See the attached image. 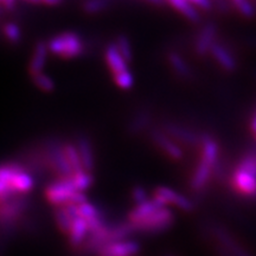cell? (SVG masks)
I'll return each mask as SVG.
<instances>
[{"mask_svg":"<svg viewBox=\"0 0 256 256\" xmlns=\"http://www.w3.org/2000/svg\"><path fill=\"white\" fill-rule=\"evenodd\" d=\"M232 185L238 194L256 198V150H250L240 160L232 174Z\"/></svg>","mask_w":256,"mask_h":256,"instance_id":"obj_1","label":"cell"},{"mask_svg":"<svg viewBox=\"0 0 256 256\" xmlns=\"http://www.w3.org/2000/svg\"><path fill=\"white\" fill-rule=\"evenodd\" d=\"M48 49L54 55H58L66 60L76 58L84 51L82 38L75 32H63L51 38L48 43Z\"/></svg>","mask_w":256,"mask_h":256,"instance_id":"obj_2","label":"cell"},{"mask_svg":"<svg viewBox=\"0 0 256 256\" xmlns=\"http://www.w3.org/2000/svg\"><path fill=\"white\" fill-rule=\"evenodd\" d=\"M174 223V214L168 206L162 208L151 216L146 217L138 223H130L134 232L156 234L170 229Z\"/></svg>","mask_w":256,"mask_h":256,"instance_id":"obj_3","label":"cell"},{"mask_svg":"<svg viewBox=\"0 0 256 256\" xmlns=\"http://www.w3.org/2000/svg\"><path fill=\"white\" fill-rule=\"evenodd\" d=\"M30 200L25 196H16L0 203V226L10 230L17 226V220L28 209Z\"/></svg>","mask_w":256,"mask_h":256,"instance_id":"obj_4","label":"cell"},{"mask_svg":"<svg viewBox=\"0 0 256 256\" xmlns=\"http://www.w3.org/2000/svg\"><path fill=\"white\" fill-rule=\"evenodd\" d=\"M44 152L46 154L48 166L54 172H56L60 178H69L74 174L72 166L66 160L62 144L58 142H49L44 148Z\"/></svg>","mask_w":256,"mask_h":256,"instance_id":"obj_5","label":"cell"},{"mask_svg":"<svg viewBox=\"0 0 256 256\" xmlns=\"http://www.w3.org/2000/svg\"><path fill=\"white\" fill-rule=\"evenodd\" d=\"M75 191L69 178H58L46 188V198L52 206H62L69 203Z\"/></svg>","mask_w":256,"mask_h":256,"instance_id":"obj_6","label":"cell"},{"mask_svg":"<svg viewBox=\"0 0 256 256\" xmlns=\"http://www.w3.org/2000/svg\"><path fill=\"white\" fill-rule=\"evenodd\" d=\"M154 198L159 202H162L165 206L171 204V206L178 208V209L183 211H186V212H190L194 208V202L190 198L168 186L156 188L154 190Z\"/></svg>","mask_w":256,"mask_h":256,"instance_id":"obj_7","label":"cell"},{"mask_svg":"<svg viewBox=\"0 0 256 256\" xmlns=\"http://www.w3.org/2000/svg\"><path fill=\"white\" fill-rule=\"evenodd\" d=\"M139 250V243L134 240H127L104 246L98 252L96 256H133L138 254Z\"/></svg>","mask_w":256,"mask_h":256,"instance_id":"obj_8","label":"cell"},{"mask_svg":"<svg viewBox=\"0 0 256 256\" xmlns=\"http://www.w3.org/2000/svg\"><path fill=\"white\" fill-rule=\"evenodd\" d=\"M151 136L153 139V142H154L166 156H168L170 158L174 160H179L183 158L184 152L183 150H182V147L179 146L177 142H174L165 132L154 130L152 132Z\"/></svg>","mask_w":256,"mask_h":256,"instance_id":"obj_9","label":"cell"},{"mask_svg":"<svg viewBox=\"0 0 256 256\" xmlns=\"http://www.w3.org/2000/svg\"><path fill=\"white\" fill-rule=\"evenodd\" d=\"M164 132L168 134V136L174 138V139L178 140V142L186 144V145H200L202 142V136H198L191 130L186 127L179 126L177 124H165Z\"/></svg>","mask_w":256,"mask_h":256,"instance_id":"obj_10","label":"cell"},{"mask_svg":"<svg viewBox=\"0 0 256 256\" xmlns=\"http://www.w3.org/2000/svg\"><path fill=\"white\" fill-rule=\"evenodd\" d=\"M165 208L164 204L158 200H156L154 197L152 200H147L144 203L139 204V206H136L134 209H132L128 214V222L130 223H138L140 220H142L146 217L151 216L152 214H154L156 211Z\"/></svg>","mask_w":256,"mask_h":256,"instance_id":"obj_11","label":"cell"},{"mask_svg":"<svg viewBox=\"0 0 256 256\" xmlns=\"http://www.w3.org/2000/svg\"><path fill=\"white\" fill-rule=\"evenodd\" d=\"M217 28L214 23L206 24L202 28L200 34H198L196 44H194V50L198 56H206L210 52L211 46L215 43Z\"/></svg>","mask_w":256,"mask_h":256,"instance_id":"obj_12","label":"cell"},{"mask_svg":"<svg viewBox=\"0 0 256 256\" xmlns=\"http://www.w3.org/2000/svg\"><path fill=\"white\" fill-rule=\"evenodd\" d=\"M76 148H78L83 170L87 172H92L95 166V158L90 140L84 136H78V142H76Z\"/></svg>","mask_w":256,"mask_h":256,"instance_id":"obj_13","label":"cell"},{"mask_svg":"<svg viewBox=\"0 0 256 256\" xmlns=\"http://www.w3.org/2000/svg\"><path fill=\"white\" fill-rule=\"evenodd\" d=\"M211 55L217 63L220 64L226 72H235L238 68V62H236L235 57L232 56V54L228 50V48H226L220 43H214V46L210 49Z\"/></svg>","mask_w":256,"mask_h":256,"instance_id":"obj_14","label":"cell"},{"mask_svg":"<svg viewBox=\"0 0 256 256\" xmlns=\"http://www.w3.org/2000/svg\"><path fill=\"white\" fill-rule=\"evenodd\" d=\"M89 235V228L87 220L81 218L74 220L72 223V226H70V230L68 232V240L70 246L74 248H80L83 243L86 242Z\"/></svg>","mask_w":256,"mask_h":256,"instance_id":"obj_15","label":"cell"},{"mask_svg":"<svg viewBox=\"0 0 256 256\" xmlns=\"http://www.w3.org/2000/svg\"><path fill=\"white\" fill-rule=\"evenodd\" d=\"M48 51H49V49H48V44L46 42H38L36 44L30 64H28V72H30L31 78L43 72L48 60Z\"/></svg>","mask_w":256,"mask_h":256,"instance_id":"obj_16","label":"cell"},{"mask_svg":"<svg viewBox=\"0 0 256 256\" xmlns=\"http://www.w3.org/2000/svg\"><path fill=\"white\" fill-rule=\"evenodd\" d=\"M104 58L106 62H107L108 68L113 72V76L128 70V63L120 55V52L118 51L114 43L110 44V46L106 48Z\"/></svg>","mask_w":256,"mask_h":256,"instance_id":"obj_17","label":"cell"},{"mask_svg":"<svg viewBox=\"0 0 256 256\" xmlns=\"http://www.w3.org/2000/svg\"><path fill=\"white\" fill-rule=\"evenodd\" d=\"M34 180L32 176L23 168L16 172L11 179V186L19 196H24L34 188Z\"/></svg>","mask_w":256,"mask_h":256,"instance_id":"obj_18","label":"cell"},{"mask_svg":"<svg viewBox=\"0 0 256 256\" xmlns=\"http://www.w3.org/2000/svg\"><path fill=\"white\" fill-rule=\"evenodd\" d=\"M214 166L208 164V162L200 160V162L198 164L197 168L194 170V176L191 178V188L194 191H200L202 188L206 186L208 182H209L210 176L212 174Z\"/></svg>","mask_w":256,"mask_h":256,"instance_id":"obj_19","label":"cell"},{"mask_svg":"<svg viewBox=\"0 0 256 256\" xmlns=\"http://www.w3.org/2000/svg\"><path fill=\"white\" fill-rule=\"evenodd\" d=\"M202 159L203 162H208V164L215 168L217 162H218V154H220V147L218 144L216 142L215 139L211 136H202Z\"/></svg>","mask_w":256,"mask_h":256,"instance_id":"obj_20","label":"cell"},{"mask_svg":"<svg viewBox=\"0 0 256 256\" xmlns=\"http://www.w3.org/2000/svg\"><path fill=\"white\" fill-rule=\"evenodd\" d=\"M168 4L174 8L176 11L183 14L185 18L192 22V23H198L200 19V11L192 5L191 2H186V0H171Z\"/></svg>","mask_w":256,"mask_h":256,"instance_id":"obj_21","label":"cell"},{"mask_svg":"<svg viewBox=\"0 0 256 256\" xmlns=\"http://www.w3.org/2000/svg\"><path fill=\"white\" fill-rule=\"evenodd\" d=\"M168 62L170 66H172L174 72L177 74L178 76L183 78H190L192 76V70L190 68V66L186 63L183 57L179 55L178 52H172L168 54Z\"/></svg>","mask_w":256,"mask_h":256,"instance_id":"obj_22","label":"cell"},{"mask_svg":"<svg viewBox=\"0 0 256 256\" xmlns=\"http://www.w3.org/2000/svg\"><path fill=\"white\" fill-rule=\"evenodd\" d=\"M69 179L72 182L74 188L78 192H84L86 190H88L92 185V183H94V177H92L90 172L84 171V170L78 172H74L69 177Z\"/></svg>","mask_w":256,"mask_h":256,"instance_id":"obj_23","label":"cell"},{"mask_svg":"<svg viewBox=\"0 0 256 256\" xmlns=\"http://www.w3.org/2000/svg\"><path fill=\"white\" fill-rule=\"evenodd\" d=\"M54 215H55V220H56L57 226H58V229L63 234H66V235H68L70 226H72V220L70 218V216L68 215V212H66V208H64V206H55Z\"/></svg>","mask_w":256,"mask_h":256,"instance_id":"obj_24","label":"cell"},{"mask_svg":"<svg viewBox=\"0 0 256 256\" xmlns=\"http://www.w3.org/2000/svg\"><path fill=\"white\" fill-rule=\"evenodd\" d=\"M63 148H64V153H66V160H68L69 165L72 166V171L74 172L82 171L83 170L82 162H81V159H80L76 145L68 142V144H66V145H63Z\"/></svg>","mask_w":256,"mask_h":256,"instance_id":"obj_25","label":"cell"},{"mask_svg":"<svg viewBox=\"0 0 256 256\" xmlns=\"http://www.w3.org/2000/svg\"><path fill=\"white\" fill-rule=\"evenodd\" d=\"M115 46H116L118 51L120 52V55L122 56V58L126 60V62L130 64L133 60V50L132 46H130V42L126 36L121 34L116 38V42H115Z\"/></svg>","mask_w":256,"mask_h":256,"instance_id":"obj_26","label":"cell"},{"mask_svg":"<svg viewBox=\"0 0 256 256\" xmlns=\"http://www.w3.org/2000/svg\"><path fill=\"white\" fill-rule=\"evenodd\" d=\"M32 82L34 83L37 88H40L44 92H51L55 90V82H54V80L44 72L32 76Z\"/></svg>","mask_w":256,"mask_h":256,"instance_id":"obj_27","label":"cell"},{"mask_svg":"<svg viewBox=\"0 0 256 256\" xmlns=\"http://www.w3.org/2000/svg\"><path fill=\"white\" fill-rule=\"evenodd\" d=\"M232 5L236 11H238V14L243 16L246 18H252L255 17L256 10L255 5L247 0H234L232 2Z\"/></svg>","mask_w":256,"mask_h":256,"instance_id":"obj_28","label":"cell"},{"mask_svg":"<svg viewBox=\"0 0 256 256\" xmlns=\"http://www.w3.org/2000/svg\"><path fill=\"white\" fill-rule=\"evenodd\" d=\"M78 217H81V218L86 220H89L96 218V217L102 216L101 211L98 210V208L94 206V204L88 203V202L81 204V206H78Z\"/></svg>","mask_w":256,"mask_h":256,"instance_id":"obj_29","label":"cell"},{"mask_svg":"<svg viewBox=\"0 0 256 256\" xmlns=\"http://www.w3.org/2000/svg\"><path fill=\"white\" fill-rule=\"evenodd\" d=\"M6 40L12 44H18L22 40V31L17 24L8 23L2 28Z\"/></svg>","mask_w":256,"mask_h":256,"instance_id":"obj_30","label":"cell"},{"mask_svg":"<svg viewBox=\"0 0 256 256\" xmlns=\"http://www.w3.org/2000/svg\"><path fill=\"white\" fill-rule=\"evenodd\" d=\"M114 81L116 83L118 87L124 89V90H128V89L133 87L134 76L133 74L130 72V69H128L126 72H122L120 74H116V75H114Z\"/></svg>","mask_w":256,"mask_h":256,"instance_id":"obj_31","label":"cell"},{"mask_svg":"<svg viewBox=\"0 0 256 256\" xmlns=\"http://www.w3.org/2000/svg\"><path fill=\"white\" fill-rule=\"evenodd\" d=\"M108 5H110V2H104V0H92V2H87L83 4V11L89 14H96L104 11L108 8Z\"/></svg>","mask_w":256,"mask_h":256,"instance_id":"obj_32","label":"cell"},{"mask_svg":"<svg viewBox=\"0 0 256 256\" xmlns=\"http://www.w3.org/2000/svg\"><path fill=\"white\" fill-rule=\"evenodd\" d=\"M150 122V115L147 113H140L134 118L132 122H130V130L132 133H139L142 130H145L147 124Z\"/></svg>","mask_w":256,"mask_h":256,"instance_id":"obj_33","label":"cell"},{"mask_svg":"<svg viewBox=\"0 0 256 256\" xmlns=\"http://www.w3.org/2000/svg\"><path fill=\"white\" fill-rule=\"evenodd\" d=\"M132 198H133L134 203H136V206H139V204H142V203H144V202H146L147 200H150L146 188L140 186V185L133 188Z\"/></svg>","mask_w":256,"mask_h":256,"instance_id":"obj_34","label":"cell"},{"mask_svg":"<svg viewBox=\"0 0 256 256\" xmlns=\"http://www.w3.org/2000/svg\"><path fill=\"white\" fill-rule=\"evenodd\" d=\"M86 202H88V200H87V196H86L84 192L75 191L72 194V198H70L69 203L75 204V206H81V204L86 203Z\"/></svg>","mask_w":256,"mask_h":256,"instance_id":"obj_35","label":"cell"},{"mask_svg":"<svg viewBox=\"0 0 256 256\" xmlns=\"http://www.w3.org/2000/svg\"><path fill=\"white\" fill-rule=\"evenodd\" d=\"M191 2L198 11H200V10H202V11H210L211 8L214 6V2H209V0H194V2Z\"/></svg>","mask_w":256,"mask_h":256,"instance_id":"obj_36","label":"cell"},{"mask_svg":"<svg viewBox=\"0 0 256 256\" xmlns=\"http://www.w3.org/2000/svg\"><path fill=\"white\" fill-rule=\"evenodd\" d=\"M0 5L2 6V8L6 11H14L17 6V2L14 0H0Z\"/></svg>","mask_w":256,"mask_h":256,"instance_id":"obj_37","label":"cell"},{"mask_svg":"<svg viewBox=\"0 0 256 256\" xmlns=\"http://www.w3.org/2000/svg\"><path fill=\"white\" fill-rule=\"evenodd\" d=\"M31 4H40V5H46V6H57L62 4V2L58 0H46V2H31Z\"/></svg>","mask_w":256,"mask_h":256,"instance_id":"obj_38","label":"cell"},{"mask_svg":"<svg viewBox=\"0 0 256 256\" xmlns=\"http://www.w3.org/2000/svg\"><path fill=\"white\" fill-rule=\"evenodd\" d=\"M250 130H252V132L256 136V114L254 115V118H252V120L250 122Z\"/></svg>","mask_w":256,"mask_h":256,"instance_id":"obj_39","label":"cell"},{"mask_svg":"<svg viewBox=\"0 0 256 256\" xmlns=\"http://www.w3.org/2000/svg\"><path fill=\"white\" fill-rule=\"evenodd\" d=\"M4 14H5V10L2 8V5H0V17H2Z\"/></svg>","mask_w":256,"mask_h":256,"instance_id":"obj_40","label":"cell"},{"mask_svg":"<svg viewBox=\"0 0 256 256\" xmlns=\"http://www.w3.org/2000/svg\"><path fill=\"white\" fill-rule=\"evenodd\" d=\"M254 5H255V10H256V2H255V4H254Z\"/></svg>","mask_w":256,"mask_h":256,"instance_id":"obj_41","label":"cell"}]
</instances>
